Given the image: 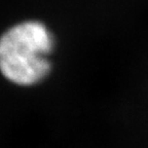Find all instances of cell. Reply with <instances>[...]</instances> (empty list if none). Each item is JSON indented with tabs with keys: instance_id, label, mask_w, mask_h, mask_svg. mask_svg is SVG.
Segmentation results:
<instances>
[{
	"instance_id": "6da1fadb",
	"label": "cell",
	"mask_w": 148,
	"mask_h": 148,
	"mask_svg": "<svg viewBox=\"0 0 148 148\" xmlns=\"http://www.w3.org/2000/svg\"><path fill=\"white\" fill-rule=\"evenodd\" d=\"M53 47V35L44 23L14 24L0 36V73L18 86H36L51 73Z\"/></svg>"
}]
</instances>
